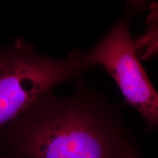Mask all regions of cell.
Here are the masks:
<instances>
[{"mask_svg":"<svg viewBox=\"0 0 158 158\" xmlns=\"http://www.w3.org/2000/svg\"><path fill=\"white\" fill-rule=\"evenodd\" d=\"M129 143L118 114L85 89L51 91L0 129V152L13 158H121Z\"/></svg>","mask_w":158,"mask_h":158,"instance_id":"cell-1","label":"cell"},{"mask_svg":"<svg viewBox=\"0 0 158 158\" xmlns=\"http://www.w3.org/2000/svg\"><path fill=\"white\" fill-rule=\"evenodd\" d=\"M91 68L84 51L67 58L40 54L35 46L16 37L0 46V129L45 94Z\"/></svg>","mask_w":158,"mask_h":158,"instance_id":"cell-2","label":"cell"},{"mask_svg":"<svg viewBox=\"0 0 158 158\" xmlns=\"http://www.w3.org/2000/svg\"><path fill=\"white\" fill-rule=\"evenodd\" d=\"M84 55L91 68L101 65L113 77L126 101L145 119L149 131L158 127V93L138 60L126 15Z\"/></svg>","mask_w":158,"mask_h":158,"instance_id":"cell-3","label":"cell"},{"mask_svg":"<svg viewBox=\"0 0 158 158\" xmlns=\"http://www.w3.org/2000/svg\"><path fill=\"white\" fill-rule=\"evenodd\" d=\"M121 158H140L131 144L129 143L124 148L121 154Z\"/></svg>","mask_w":158,"mask_h":158,"instance_id":"cell-4","label":"cell"},{"mask_svg":"<svg viewBox=\"0 0 158 158\" xmlns=\"http://www.w3.org/2000/svg\"><path fill=\"white\" fill-rule=\"evenodd\" d=\"M0 158H13V157H12L10 156L6 155V154L2 153L0 152Z\"/></svg>","mask_w":158,"mask_h":158,"instance_id":"cell-5","label":"cell"}]
</instances>
